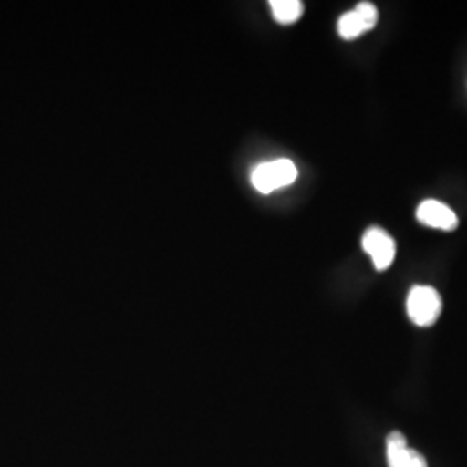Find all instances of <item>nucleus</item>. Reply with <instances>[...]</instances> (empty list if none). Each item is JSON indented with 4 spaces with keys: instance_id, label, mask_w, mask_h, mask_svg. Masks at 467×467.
I'll return each instance as SVG.
<instances>
[{
    "instance_id": "1",
    "label": "nucleus",
    "mask_w": 467,
    "mask_h": 467,
    "mask_svg": "<svg viewBox=\"0 0 467 467\" xmlns=\"http://www.w3.org/2000/svg\"><path fill=\"white\" fill-rule=\"evenodd\" d=\"M298 177V170L291 160H274L262 163L253 170L251 182L262 194H270L281 187L293 184Z\"/></svg>"
},
{
    "instance_id": "2",
    "label": "nucleus",
    "mask_w": 467,
    "mask_h": 467,
    "mask_svg": "<svg viewBox=\"0 0 467 467\" xmlns=\"http://www.w3.org/2000/svg\"><path fill=\"white\" fill-rule=\"evenodd\" d=\"M407 314L416 326H420V327L433 326L441 314L440 293L430 285L412 287V291L409 293V298H407Z\"/></svg>"
},
{
    "instance_id": "3",
    "label": "nucleus",
    "mask_w": 467,
    "mask_h": 467,
    "mask_svg": "<svg viewBox=\"0 0 467 467\" xmlns=\"http://www.w3.org/2000/svg\"><path fill=\"white\" fill-rule=\"evenodd\" d=\"M378 23V9L370 2H360L353 11L343 15L337 21V32L341 38L353 40L357 36L372 30Z\"/></svg>"
},
{
    "instance_id": "4",
    "label": "nucleus",
    "mask_w": 467,
    "mask_h": 467,
    "mask_svg": "<svg viewBox=\"0 0 467 467\" xmlns=\"http://www.w3.org/2000/svg\"><path fill=\"white\" fill-rule=\"evenodd\" d=\"M362 246L372 258L378 270H386L395 260V253H397L395 241L384 233L383 229H378V227L368 229V233L364 234Z\"/></svg>"
},
{
    "instance_id": "5",
    "label": "nucleus",
    "mask_w": 467,
    "mask_h": 467,
    "mask_svg": "<svg viewBox=\"0 0 467 467\" xmlns=\"http://www.w3.org/2000/svg\"><path fill=\"white\" fill-rule=\"evenodd\" d=\"M418 218L420 223L440 231H453L459 223L457 215L447 204L434 200L422 201L419 204Z\"/></svg>"
},
{
    "instance_id": "6",
    "label": "nucleus",
    "mask_w": 467,
    "mask_h": 467,
    "mask_svg": "<svg viewBox=\"0 0 467 467\" xmlns=\"http://www.w3.org/2000/svg\"><path fill=\"white\" fill-rule=\"evenodd\" d=\"M389 467H428L426 459L418 451L405 447H386Z\"/></svg>"
},
{
    "instance_id": "7",
    "label": "nucleus",
    "mask_w": 467,
    "mask_h": 467,
    "mask_svg": "<svg viewBox=\"0 0 467 467\" xmlns=\"http://www.w3.org/2000/svg\"><path fill=\"white\" fill-rule=\"evenodd\" d=\"M272 15L281 25H291L303 15V4L300 0H272Z\"/></svg>"
},
{
    "instance_id": "8",
    "label": "nucleus",
    "mask_w": 467,
    "mask_h": 467,
    "mask_svg": "<svg viewBox=\"0 0 467 467\" xmlns=\"http://www.w3.org/2000/svg\"><path fill=\"white\" fill-rule=\"evenodd\" d=\"M405 445H407V440L400 431H393V433L388 434L386 447H405Z\"/></svg>"
}]
</instances>
